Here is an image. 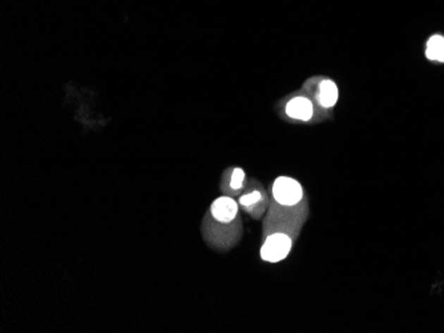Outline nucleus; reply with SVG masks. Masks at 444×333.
<instances>
[{
	"label": "nucleus",
	"mask_w": 444,
	"mask_h": 333,
	"mask_svg": "<svg viewBox=\"0 0 444 333\" xmlns=\"http://www.w3.org/2000/svg\"><path fill=\"white\" fill-rule=\"evenodd\" d=\"M309 217L307 199L295 206H283L270 198V206L262 225V237L273 232H285L294 241L300 237L301 229Z\"/></svg>",
	"instance_id": "1"
},
{
	"label": "nucleus",
	"mask_w": 444,
	"mask_h": 333,
	"mask_svg": "<svg viewBox=\"0 0 444 333\" xmlns=\"http://www.w3.org/2000/svg\"><path fill=\"white\" fill-rule=\"evenodd\" d=\"M202 234L206 243L220 251H225L234 247L242 235V222L241 218L235 219L230 223L218 222L206 213L202 222Z\"/></svg>",
	"instance_id": "2"
},
{
	"label": "nucleus",
	"mask_w": 444,
	"mask_h": 333,
	"mask_svg": "<svg viewBox=\"0 0 444 333\" xmlns=\"http://www.w3.org/2000/svg\"><path fill=\"white\" fill-rule=\"evenodd\" d=\"M238 205L250 218L262 219L270 206V198L265 187L257 180H247L245 190L238 196Z\"/></svg>",
	"instance_id": "3"
},
{
	"label": "nucleus",
	"mask_w": 444,
	"mask_h": 333,
	"mask_svg": "<svg viewBox=\"0 0 444 333\" xmlns=\"http://www.w3.org/2000/svg\"><path fill=\"white\" fill-rule=\"evenodd\" d=\"M271 199L283 206H295L304 201L302 184L290 177H278L270 189Z\"/></svg>",
	"instance_id": "4"
},
{
	"label": "nucleus",
	"mask_w": 444,
	"mask_h": 333,
	"mask_svg": "<svg viewBox=\"0 0 444 333\" xmlns=\"http://www.w3.org/2000/svg\"><path fill=\"white\" fill-rule=\"evenodd\" d=\"M292 239L285 232H273L264 238L261 246V259L269 263H278L292 251Z\"/></svg>",
	"instance_id": "5"
},
{
	"label": "nucleus",
	"mask_w": 444,
	"mask_h": 333,
	"mask_svg": "<svg viewBox=\"0 0 444 333\" xmlns=\"http://www.w3.org/2000/svg\"><path fill=\"white\" fill-rule=\"evenodd\" d=\"M208 213L218 222L230 223L240 217V205L233 196H222L211 203Z\"/></svg>",
	"instance_id": "6"
},
{
	"label": "nucleus",
	"mask_w": 444,
	"mask_h": 333,
	"mask_svg": "<svg viewBox=\"0 0 444 333\" xmlns=\"http://www.w3.org/2000/svg\"><path fill=\"white\" fill-rule=\"evenodd\" d=\"M246 178L244 169L240 168H233V169H228L223 172L221 181V190L225 196H240L241 193L245 190Z\"/></svg>",
	"instance_id": "7"
},
{
	"label": "nucleus",
	"mask_w": 444,
	"mask_h": 333,
	"mask_svg": "<svg viewBox=\"0 0 444 333\" xmlns=\"http://www.w3.org/2000/svg\"><path fill=\"white\" fill-rule=\"evenodd\" d=\"M285 112L292 120L306 122V121H310L313 118L314 106L307 97L297 96V97H292V100L286 103Z\"/></svg>",
	"instance_id": "8"
},
{
	"label": "nucleus",
	"mask_w": 444,
	"mask_h": 333,
	"mask_svg": "<svg viewBox=\"0 0 444 333\" xmlns=\"http://www.w3.org/2000/svg\"><path fill=\"white\" fill-rule=\"evenodd\" d=\"M339 89L337 84L333 80H322L318 85V93H316V101L325 108L330 109L335 103H338Z\"/></svg>",
	"instance_id": "9"
},
{
	"label": "nucleus",
	"mask_w": 444,
	"mask_h": 333,
	"mask_svg": "<svg viewBox=\"0 0 444 333\" xmlns=\"http://www.w3.org/2000/svg\"><path fill=\"white\" fill-rule=\"evenodd\" d=\"M426 58L431 61L444 63V36L433 34L426 46Z\"/></svg>",
	"instance_id": "10"
}]
</instances>
